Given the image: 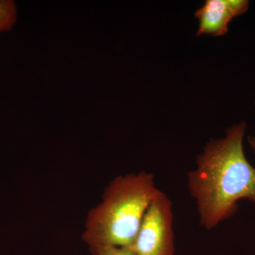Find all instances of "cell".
Segmentation results:
<instances>
[{
  "instance_id": "52a82bcc",
  "label": "cell",
  "mask_w": 255,
  "mask_h": 255,
  "mask_svg": "<svg viewBox=\"0 0 255 255\" xmlns=\"http://www.w3.org/2000/svg\"><path fill=\"white\" fill-rule=\"evenodd\" d=\"M248 143H249L250 146H251L252 150H253V152H254L255 155V137H248Z\"/></svg>"
},
{
  "instance_id": "3957f363",
  "label": "cell",
  "mask_w": 255,
  "mask_h": 255,
  "mask_svg": "<svg viewBox=\"0 0 255 255\" xmlns=\"http://www.w3.org/2000/svg\"><path fill=\"white\" fill-rule=\"evenodd\" d=\"M172 204L159 191L151 201L132 246L135 255H174Z\"/></svg>"
},
{
  "instance_id": "8992f818",
  "label": "cell",
  "mask_w": 255,
  "mask_h": 255,
  "mask_svg": "<svg viewBox=\"0 0 255 255\" xmlns=\"http://www.w3.org/2000/svg\"><path fill=\"white\" fill-rule=\"evenodd\" d=\"M92 255H135L130 248L106 247L91 251Z\"/></svg>"
},
{
  "instance_id": "277c9868",
  "label": "cell",
  "mask_w": 255,
  "mask_h": 255,
  "mask_svg": "<svg viewBox=\"0 0 255 255\" xmlns=\"http://www.w3.org/2000/svg\"><path fill=\"white\" fill-rule=\"evenodd\" d=\"M249 6L248 0H206L194 14L199 21L196 36H225L231 21L245 14Z\"/></svg>"
},
{
  "instance_id": "5b68a950",
  "label": "cell",
  "mask_w": 255,
  "mask_h": 255,
  "mask_svg": "<svg viewBox=\"0 0 255 255\" xmlns=\"http://www.w3.org/2000/svg\"><path fill=\"white\" fill-rule=\"evenodd\" d=\"M17 19L16 5L12 0H0V33L10 31Z\"/></svg>"
},
{
  "instance_id": "6da1fadb",
  "label": "cell",
  "mask_w": 255,
  "mask_h": 255,
  "mask_svg": "<svg viewBox=\"0 0 255 255\" xmlns=\"http://www.w3.org/2000/svg\"><path fill=\"white\" fill-rule=\"evenodd\" d=\"M246 130V122H241L228 128L224 137L211 139L187 174L201 225L207 230L236 214L240 200L255 204V167L243 148Z\"/></svg>"
},
{
  "instance_id": "7a4b0ae2",
  "label": "cell",
  "mask_w": 255,
  "mask_h": 255,
  "mask_svg": "<svg viewBox=\"0 0 255 255\" xmlns=\"http://www.w3.org/2000/svg\"><path fill=\"white\" fill-rule=\"evenodd\" d=\"M159 191L152 173L127 174L113 179L102 201L87 216L82 238L90 252L106 247L130 248L147 208Z\"/></svg>"
}]
</instances>
